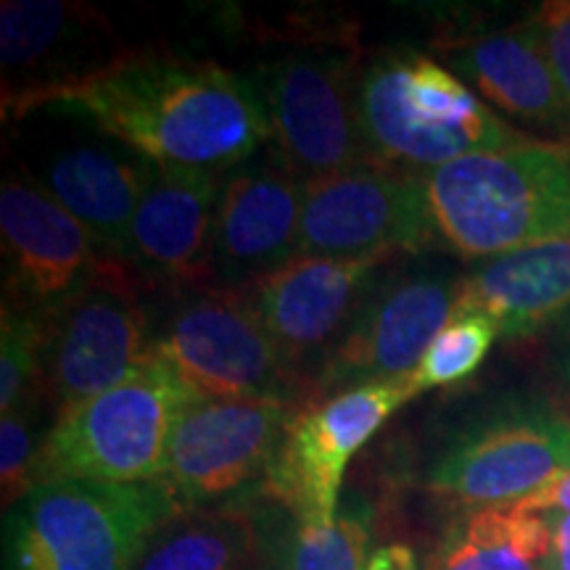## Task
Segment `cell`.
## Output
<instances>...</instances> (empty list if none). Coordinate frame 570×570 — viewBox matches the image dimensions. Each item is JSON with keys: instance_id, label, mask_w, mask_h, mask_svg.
<instances>
[{"instance_id": "6da1fadb", "label": "cell", "mask_w": 570, "mask_h": 570, "mask_svg": "<svg viewBox=\"0 0 570 570\" xmlns=\"http://www.w3.org/2000/svg\"><path fill=\"white\" fill-rule=\"evenodd\" d=\"M13 119L38 109L82 117L161 167L225 175L254 159L269 125L254 82L206 59L119 56L46 88L6 96Z\"/></svg>"}, {"instance_id": "7a4b0ae2", "label": "cell", "mask_w": 570, "mask_h": 570, "mask_svg": "<svg viewBox=\"0 0 570 570\" xmlns=\"http://www.w3.org/2000/svg\"><path fill=\"white\" fill-rule=\"evenodd\" d=\"M436 238L465 259H494L570 235V146L529 140L423 175Z\"/></svg>"}, {"instance_id": "3957f363", "label": "cell", "mask_w": 570, "mask_h": 570, "mask_svg": "<svg viewBox=\"0 0 570 570\" xmlns=\"http://www.w3.org/2000/svg\"><path fill=\"white\" fill-rule=\"evenodd\" d=\"M360 127L381 167L428 173L473 154L529 142L439 61L417 51L381 53L360 75Z\"/></svg>"}, {"instance_id": "277c9868", "label": "cell", "mask_w": 570, "mask_h": 570, "mask_svg": "<svg viewBox=\"0 0 570 570\" xmlns=\"http://www.w3.org/2000/svg\"><path fill=\"white\" fill-rule=\"evenodd\" d=\"M198 399L204 396L151 352L127 381L59 412L38 446L35 487L69 479L161 481L177 420Z\"/></svg>"}, {"instance_id": "5b68a950", "label": "cell", "mask_w": 570, "mask_h": 570, "mask_svg": "<svg viewBox=\"0 0 570 570\" xmlns=\"http://www.w3.org/2000/svg\"><path fill=\"white\" fill-rule=\"evenodd\" d=\"M183 504L164 481H46L6 518L9 570H132Z\"/></svg>"}, {"instance_id": "8992f818", "label": "cell", "mask_w": 570, "mask_h": 570, "mask_svg": "<svg viewBox=\"0 0 570 570\" xmlns=\"http://www.w3.org/2000/svg\"><path fill=\"white\" fill-rule=\"evenodd\" d=\"M570 470V415L537 399L481 412L449 436L425 487L465 508L518 504Z\"/></svg>"}, {"instance_id": "52a82bcc", "label": "cell", "mask_w": 570, "mask_h": 570, "mask_svg": "<svg viewBox=\"0 0 570 570\" xmlns=\"http://www.w3.org/2000/svg\"><path fill=\"white\" fill-rule=\"evenodd\" d=\"M204 399H283L298 381L244 291L188 288L154 327V348Z\"/></svg>"}, {"instance_id": "ba28073f", "label": "cell", "mask_w": 570, "mask_h": 570, "mask_svg": "<svg viewBox=\"0 0 570 570\" xmlns=\"http://www.w3.org/2000/svg\"><path fill=\"white\" fill-rule=\"evenodd\" d=\"M252 82L275 156L298 180L373 164L360 127V77L352 56L309 48L281 53Z\"/></svg>"}, {"instance_id": "9c48e42d", "label": "cell", "mask_w": 570, "mask_h": 570, "mask_svg": "<svg viewBox=\"0 0 570 570\" xmlns=\"http://www.w3.org/2000/svg\"><path fill=\"white\" fill-rule=\"evenodd\" d=\"M140 273L106 256L96 277L48 320L46 391L59 412L130 377L154 348Z\"/></svg>"}, {"instance_id": "30bf717a", "label": "cell", "mask_w": 570, "mask_h": 570, "mask_svg": "<svg viewBox=\"0 0 570 570\" xmlns=\"http://www.w3.org/2000/svg\"><path fill=\"white\" fill-rule=\"evenodd\" d=\"M410 399L415 389L404 375L294 410L265 473L267 491L294 512L296 523L333 520L348 460Z\"/></svg>"}, {"instance_id": "8fae6325", "label": "cell", "mask_w": 570, "mask_h": 570, "mask_svg": "<svg viewBox=\"0 0 570 570\" xmlns=\"http://www.w3.org/2000/svg\"><path fill=\"white\" fill-rule=\"evenodd\" d=\"M462 277L415 265L370 283L352 323L317 375V389L348 391L396 381L420 365L428 346L454 320Z\"/></svg>"}, {"instance_id": "7c38bea8", "label": "cell", "mask_w": 570, "mask_h": 570, "mask_svg": "<svg viewBox=\"0 0 570 570\" xmlns=\"http://www.w3.org/2000/svg\"><path fill=\"white\" fill-rule=\"evenodd\" d=\"M423 177L360 167L304 183L298 254L360 256L373 252L417 254L433 244Z\"/></svg>"}, {"instance_id": "4fadbf2b", "label": "cell", "mask_w": 570, "mask_h": 570, "mask_svg": "<svg viewBox=\"0 0 570 570\" xmlns=\"http://www.w3.org/2000/svg\"><path fill=\"white\" fill-rule=\"evenodd\" d=\"M46 111H53L61 127L27 151L32 183L75 214L106 254L122 259L154 164L77 114Z\"/></svg>"}, {"instance_id": "5bb4252c", "label": "cell", "mask_w": 570, "mask_h": 570, "mask_svg": "<svg viewBox=\"0 0 570 570\" xmlns=\"http://www.w3.org/2000/svg\"><path fill=\"white\" fill-rule=\"evenodd\" d=\"M396 252L360 256H294L246 288L248 304L262 320L285 365L302 383L306 370L320 375L327 354L352 323L375 273Z\"/></svg>"}, {"instance_id": "9a60e30c", "label": "cell", "mask_w": 570, "mask_h": 570, "mask_svg": "<svg viewBox=\"0 0 570 570\" xmlns=\"http://www.w3.org/2000/svg\"><path fill=\"white\" fill-rule=\"evenodd\" d=\"M0 235L6 296H11L3 304L46 323L80 294L109 256L75 214L21 177H6L0 188Z\"/></svg>"}, {"instance_id": "2e32d148", "label": "cell", "mask_w": 570, "mask_h": 570, "mask_svg": "<svg viewBox=\"0 0 570 570\" xmlns=\"http://www.w3.org/2000/svg\"><path fill=\"white\" fill-rule=\"evenodd\" d=\"M291 402L283 399H198L177 420L164 487L180 504L214 502L267 473Z\"/></svg>"}, {"instance_id": "e0dca14e", "label": "cell", "mask_w": 570, "mask_h": 570, "mask_svg": "<svg viewBox=\"0 0 570 570\" xmlns=\"http://www.w3.org/2000/svg\"><path fill=\"white\" fill-rule=\"evenodd\" d=\"M304 180L277 156H259L223 175L212 240V283L240 291L298 256Z\"/></svg>"}, {"instance_id": "ac0fdd59", "label": "cell", "mask_w": 570, "mask_h": 570, "mask_svg": "<svg viewBox=\"0 0 570 570\" xmlns=\"http://www.w3.org/2000/svg\"><path fill=\"white\" fill-rule=\"evenodd\" d=\"M223 175L154 164L122 259L151 281L212 285V240Z\"/></svg>"}, {"instance_id": "d6986e66", "label": "cell", "mask_w": 570, "mask_h": 570, "mask_svg": "<svg viewBox=\"0 0 570 570\" xmlns=\"http://www.w3.org/2000/svg\"><path fill=\"white\" fill-rule=\"evenodd\" d=\"M444 59L499 111L570 146V109L531 21L449 42Z\"/></svg>"}, {"instance_id": "ffe728a7", "label": "cell", "mask_w": 570, "mask_h": 570, "mask_svg": "<svg viewBox=\"0 0 570 570\" xmlns=\"http://www.w3.org/2000/svg\"><path fill=\"white\" fill-rule=\"evenodd\" d=\"M570 312V235L494 256L460 281L454 317L483 315L523 338Z\"/></svg>"}, {"instance_id": "44dd1931", "label": "cell", "mask_w": 570, "mask_h": 570, "mask_svg": "<svg viewBox=\"0 0 570 570\" xmlns=\"http://www.w3.org/2000/svg\"><path fill=\"white\" fill-rule=\"evenodd\" d=\"M552 529L544 512L518 504L473 510L441 544L431 570H544Z\"/></svg>"}, {"instance_id": "7402d4cb", "label": "cell", "mask_w": 570, "mask_h": 570, "mask_svg": "<svg viewBox=\"0 0 570 570\" xmlns=\"http://www.w3.org/2000/svg\"><path fill=\"white\" fill-rule=\"evenodd\" d=\"M254 554L252 518L225 508L169 518L148 539L132 570H246Z\"/></svg>"}, {"instance_id": "603a6c76", "label": "cell", "mask_w": 570, "mask_h": 570, "mask_svg": "<svg viewBox=\"0 0 570 570\" xmlns=\"http://www.w3.org/2000/svg\"><path fill=\"white\" fill-rule=\"evenodd\" d=\"M283 570H370V520L360 504L325 523H296Z\"/></svg>"}, {"instance_id": "cb8c5ba5", "label": "cell", "mask_w": 570, "mask_h": 570, "mask_svg": "<svg viewBox=\"0 0 570 570\" xmlns=\"http://www.w3.org/2000/svg\"><path fill=\"white\" fill-rule=\"evenodd\" d=\"M46 320L3 304L0 327V410L35 404L46 391Z\"/></svg>"}, {"instance_id": "d4e9b609", "label": "cell", "mask_w": 570, "mask_h": 570, "mask_svg": "<svg viewBox=\"0 0 570 570\" xmlns=\"http://www.w3.org/2000/svg\"><path fill=\"white\" fill-rule=\"evenodd\" d=\"M499 336L497 325L483 315L454 317L444 331L433 338L420 365L410 373L415 396L431 389L454 386L481 367Z\"/></svg>"}, {"instance_id": "484cf974", "label": "cell", "mask_w": 570, "mask_h": 570, "mask_svg": "<svg viewBox=\"0 0 570 570\" xmlns=\"http://www.w3.org/2000/svg\"><path fill=\"white\" fill-rule=\"evenodd\" d=\"M77 13L67 3H3L0 13V59L6 71L40 63L63 38L75 32Z\"/></svg>"}, {"instance_id": "4316f807", "label": "cell", "mask_w": 570, "mask_h": 570, "mask_svg": "<svg viewBox=\"0 0 570 570\" xmlns=\"http://www.w3.org/2000/svg\"><path fill=\"white\" fill-rule=\"evenodd\" d=\"M35 404H24L0 417V481H3V502L17 504L35 489V449L32 436Z\"/></svg>"}, {"instance_id": "83f0119b", "label": "cell", "mask_w": 570, "mask_h": 570, "mask_svg": "<svg viewBox=\"0 0 570 570\" xmlns=\"http://www.w3.org/2000/svg\"><path fill=\"white\" fill-rule=\"evenodd\" d=\"M547 59L554 71L562 98L570 109V0H550L531 19Z\"/></svg>"}, {"instance_id": "f1b7e54d", "label": "cell", "mask_w": 570, "mask_h": 570, "mask_svg": "<svg viewBox=\"0 0 570 570\" xmlns=\"http://www.w3.org/2000/svg\"><path fill=\"white\" fill-rule=\"evenodd\" d=\"M518 508L529 512H570V470L539 489L537 494L518 502Z\"/></svg>"}, {"instance_id": "f546056e", "label": "cell", "mask_w": 570, "mask_h": 570, "mask_svg": "<svg viewBox=\"0 0 570 570\" xmlns=\"http://www.w3.org/2000/svg\"><path fill=\"white\" fill-rule=\"evenodd\" d=\"M550 518L552 547L544 570H570V512H544Z\"/></svg>"}, {"instance_id": "4dcf8cb0", "label": "cell", "mask_w": 570, "mask_h": 570, "mask_svg": "<svg viewBox=\"0 0 570 570\" xmlns=\"http://www.w3.org/2000/svg\"><path fill=\"white\" fill-rule=\"evenodd\" d=\"M558 367L570 386V312L558 320Z\"/></svg>"}]
</instances>
